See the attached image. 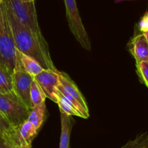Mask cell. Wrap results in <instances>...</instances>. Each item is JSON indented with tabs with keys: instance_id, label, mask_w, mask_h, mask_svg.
I'll use <instances>...</instances> for the list:
<instances>
[{
	"instance_id": "23",
	"label": "cell",
	"mask_w": 148,
	"mask_h": 148,
	"mask_svg": "<svg viewBox=\"0 0 148 148\" xmlns=\"http://www.w3.org/2000/svg\"><path fill=\"white\" fill-rule=\"evenodd\" d=\"M23 2H30V1H35V0H20Z\"/></svg>"
},
{
	"instance_id": "18",
	"label": "cell",
	"mask_w": 148,
	"mask_h": 148,
	"mask_svg": "<svg viewBox=\"0 0 148 148\" xmlns=\"http://www.w3.org/2000/svg\"><path fill=\"white\" fill-rule=\"evenodd\" d=\"M136 66L140 80L148 88V62H140L136 63Z\"/></svg>"
},
{
	"instance_id": "14",
	"label": "cell",
	"mask_w": 148,
	"mask_h": 148,
	"mask_svg": "<svg viewBox=\"0 0 148 148\" xmlns=\"http://www.w3.org/2000/svg\"><path fill=\"white\" fill-rule=\"evenodd\" d=\"M13 71L3 64H0V94L13 91Z\"/></svg>"
},
{
	"instance_id": "17",
	"label": "cell",
	"mask_w": 148,
	"mask_h": 148,
	"mask_svg": "<svg viewBox=\"0 0 148 148\" xmlns=\"http://www.w3.org/2000/svg\"><path fill=\"white\" fill-rule=\"evenodd\" d=\"M148 147V135L145 133L137 136L134 140H130L121 148H145Z\"/></svg>"
},
{
	"instance_id": "11",
	"label": "cell",
	"mask_w": 148,
	"mask_h": 148,
	"mask_svg": "<svg viewBox=\"0 0 148 148\" xmlns=\"http://www.w3.org/2000/svg\"><path fill=\"white\" fill-rule=\"evenodd\" d=\"M62 132L60 137L59 148H69L71 130L72 127V119L71 116L61 112Z\"/></svg>"
},
{
	"instance_id": "15",
	"label": "cell",
	"mask_w": 148,
	"mask_h": 148,
	"mask_svg": "<svg viewBox=\"0 0 148 148\" xmlns=\"http://www.w3.org/2000/svg\"><path fill=\"white\" fill-rule=\"evenodd\" d=\"M45 111H46L45 103L34 106L30 110L27 121L31 123L34 126L35 128L37 130V131H38L44 121Z\"/></svg>"
},
{
	"instance_id": "20",
	"label": "cell",
	"mask_w": 148,
	"mask_h": 148,
	"mask_svg": "<svg viewBox=\"0 0 148 148\" xmlns=\"http://www.w3.org/2000/svg\"><path fill=\"white\" fill-rule=\"evenodd\" d=\"M139 28L142 33H145L148 30V12L145 13L139 23Z\"/></svg>"
},
{
	"instance_id": "24",
	"label": "cell",
	"mask_w": 148,
	"mask_h": 148,
	"mask_svg": "<svg viewBox=\"0 0 148 148\" xmlns=\"http://www.w3.org/2000/svg\"><path fill=\"white\" fill-rule=\"evenodd\" d=\"M143 34L145 35V36L146 39H147V41H148V30H147V32H145V33H143Z\"/></svg>"
},
{
	"instance_id": "16",
	"label": "cell",
	"mask_w": 148,
	"mask_h": 148,
	"mask_svg": "<svg viewBox=\"0 0 148 148\" xmlns=\"http://www.w3.org/2000/svg\"><path fill=\"white\" fill-rule=\"evenodd\" d=\"M30 96L33 108L36 106L43 103L46 101V95L43 93L42 89L35 79L32 82L31 87H30Z\"/></svg>"
},
{
	"instance_id": "25",
	"label": "cell",
	"mask_w": 148,
	"mask_h": 148,
	"mask_svg": "<svg viewBox=\"0 0 148 148\" xmlns=\"http://www.w3.org/2000/svg\"><path fill=\"white\" fill-rule=\"evenodd\" d=\"M1 3H2V0H0V6H1Z\"/></svg>"
},
{
	"instance_id": "9",
	"label": "cell",
	"mask_w": 148,
	"mask_h": 148,
	"mask_svg": "<svg viewBox=\"0 0 148 148\" xmlns=\"http://www.w3.org/2000/svg\"><path fill=\"white\" fill-rule=\"evenodd\" d=\"M59 84L76 101L77 105L79 106L81 113L83 116V119H88L90 116L89 109H88V105H87L83 95L79 90L76 84L70 79V77L65 72L59 71Z\"/></svg>"
},
{
	"instance_id": "5",
	"label": "cell",
	"mask_w": 148,
	"mask_h": 148,
	"mask_svg": "<svg viewBox=\"0 0 148 148\" xmlns=\"http://www.w3.org/2000/svg\"><path fill=\"white\" fill-rule=\"evenodd\" d=\"M64 3L66 19L71 32L83 49L90 51V40L79 15L76 0H64Z\"/></svg>"
},
{
	"instance_id": "1",
	"label": "cell",
	"mask_w": 148,
	"mask_h": 148,
	"mask_svg": "<svg viewBox=\"0 0 148 148\" xmlns=\"http://www.w3.org/2000/svg\"><path fill=\"white\" fill-rule=\"evenodd\" d=\"M12 33L16 49L38 62L44 69L58 72L51 57L49 46L43 36H40L22 24L12 11L7 0H3Z\"/></svg>"
},
{
	"instance_id": "22",
	"label": "cell",
	"mask_w": 148,
	"mask_h": 148,
	"mask_svg": "<svg viewBox=\"0 0 148 148\" xmlns=\"http://www.w3.org/2000/svg\"><path fill=\"white\" fill-rule=\"evenodd\" d=\"M17 148H32V145H28L22 146V147H19Z\"/></svg>"
},
{
	"instance_id": "7",
	"label": "cell",
	"mask_w": 148,
	"mask_h": 148,
	"mask_svg": "<svg viewBox=\"0 0 148 148\" xmlns=\"http://www.w3.org/2000/svg\"><path fill=\"white\" fill-rule=\"evenodd\" d=\"M38 132L31 123L26 121L17 127H12L1 137L10 147L17 148L32 145Z\"/></svg>"
},
{
	"instance_id": "13",
	"label": "cell",
	"mask_w": 148,
	"mask_h": 148,
	"mask_svg": "<svg viewBox=\"0 0 148 148\" xmlns=\"http://www.w3.org/2000/svg\"><path fill=\"white\" fill-rule=\"evenodd\" d=\"M18 51L19 56H20L22 67L26 72H27L29 75L33 76V77L38 75L39 73H40L44 69L39 64L38 62L35 60L34 59L20 53L19 51Z\"/></svg>"
},
{
	"instance_id": "6",
	"label": "cell",
	"mask_w": 148,
	"mask_h": 148,
	"mask_svg": "<svg viewBox=\"0 0 148 148\" xmlns=\"http://www.w3.org/2000/svg\"><path fill=\"white\" fill-rule=\"evenodd\" d=\"M17 20L40 36H43L38 21L34 1L23 2L20 0H7Z\"/></svg>"
},
{
	"instance_id": "8",
	"label": "cell",
	"mask_w": 148,
	"mask_h": 148,
	"mask_svg": "<svg viewBox=\"0 0 148 148\" xmlns=\"http://www.w3.org/2000/svg\"><path fill=\"white\" fill-rule=\"evenodd\" d=\"M34 79L38 82L46 98L56 102L55 92L59 85V71L54 72L43 69L40 73L34 77Z\"/></svg>"
},
{
	"instance_id": "3",
	"label": "cell",
	"mask_w": 148,
	"mask_h": 148,
	"mask_svg": "<svg viewBox=\"0 0 148 148\" xmlns=\"http://www.w3.org/2000/svg\"><path fill=\"white\" fill-rule=\"evenodd\" d=\"M30 110L14 93V91L0 94V114L12 127L27 121Z\"/></svg>"
},
{
	"instance_id": "2",
	"label": "cell",
	"mask_w": 148,
	"mask_h": 148,
	"mask_svg": "<svg viewBox=\"0 0 148 148\" xmlns=\"http://www.w3.org/2000/svg\"><path fill=\"white\" fill-rule=\"evenodd\" d=\"M16 48L4 3L0 6V64L14 71Z\"/></svg>"
},
{
	"instance_id": "21",
	"label": "cell",
	"mask_w": 148,
	"mask_h": 148,
	"mask_svg": "<svg viewBox=\"0 0 148 148\" xmlns=\"http://www.w3.org/2000/svg\"><path fill=\"white\" fill-rule=\"evenodd\" d=\"M0 148H11L4 142L1 137H0Z\"/></svg>"
},
{
	"instance_id": "10",
	"label": "cell",
	"mask_w": 148,
	"mask_h": 148,
	"mask_svg": "<svg viewBox=\"0 0 148 148\" xmlns=\"http://www.w3.org/2000/svg\"><path fill=\"white\" fill-rule=\"evenodd\" d=\"M130 52L136 60V63L148 62V41L143 33L137 35L130 43Z\"/></svg>"
},
{
	"instance_id": "12",
	"label": "cell",
	"mask_w": 148,
	"mask_h": 148,
	"mask_svg": "<svg viewBox=\"0 0 148 148\" xmlns=\"http://www.w3.org/2000/svg\"><path fill=\"white\" fill-rule=\"evenodd\" d=\"M55 98H56L55 103H56L59 106L60 112L64 113L69 116H79L82 118V114L77 108V107L71 101H69L66 97L64 96L57 89L55 92Z\"/></svg>"
},
{
	"instance_id": "26",
	"label": "cell",
	"mask_w": 148,
	"mask_h": 148,
	"mask_svg": "<svg viewBox=\"0 0 148 148\" xmlns=\"http://www.w3.org/2000/svg\"><path fill=\"white\" fill-rule=\"evenodd\" d=\"M145 148H148V147H145Z\"/></svg>"
},
{
	"instance_id": "4",
	"label": "cell",
	"mask_w": 148,
	"mask_h": 148,
	"mask_svg": "<svg viewBox=\"0 0 148 148\" xmlns=\"http://www.w3.org/2000/svg\"><path fill=\"white\" fill-rule=\"evenodd\" d=\"M15 57V66L12 74L13 91L23 101V103L29 109L31 110L33 108V106L30 101V91L34 77L26 72L22 67L20 56L17 49Z\"/></svg>"
},
{
	"instance_id": "19",
	"label": "cell",
	"mask_w": 148,
	"mask_h": 148,
	"mask_svg": "<svg viewBox=\"0 0 148 148\" xmlns=\"http://www.w3.org/2000/svg\"><path fill=\"white\" fill-rule=\"evenodd\" d=\"M12 126L7 119L0 114V137L12 128Z\"/></svg>"
}]
</instances>
